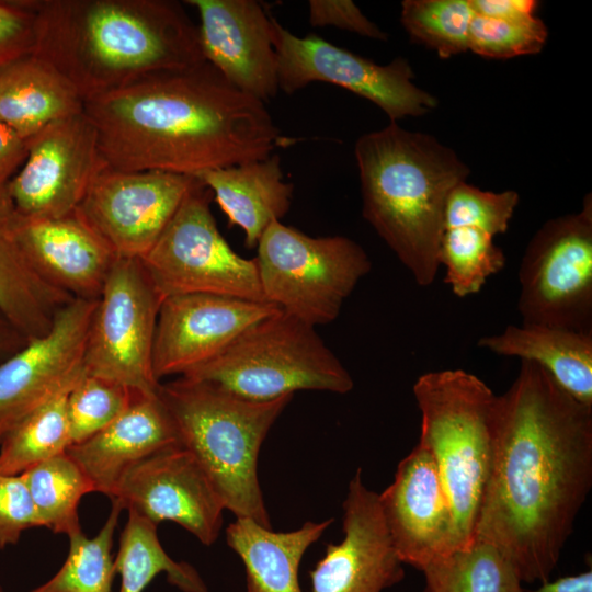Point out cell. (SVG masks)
<instances>
[{
    "label": "cell",
    "instance_id": "obj_25",
    "mask_svg": "<svg viewBox=\"0 0 592 592\" xmlns=\"http://www.w3.org/2000/svg\"><path fill=\"white\" fill-rule=\"evenodd\" d=\"M83 104L75 86L34 54L0 69V121L25 140L56 121L82 113Z\"/></svg>",
    "mask_w": 592,
    "mask_h": 592
},
{
    "label": "cell",
    "instance_id": "obj_1",
    "mask_svg": "<svg viewBox=\"0 0 592 592\" xmlns=\"http://www.w3.org/2000/svg\"><path fill=\"white\" fill-rule=\"evenodd\" d=\"M592 486V407L521 361L497 398L492 467L475 540L493 545L522 582H545Z\"/></svg>",
    "mask_w": 592,
    "mask_h": 592
},
{
    "label": "cell",
    "instance_id": "obj_29",
    "mask_svg": "<svg viewBox=\"0 0 592 592\" xmlns=\"http://www.w3.org/2000/svg\"><path fill=\"white\" fill-rule=\"evenodd\" d=\"M423 592H524L516 572L491 544L476 539L422 571Z\"/></svg>",
    "mask_w": 592,
    "mask_h": 592
},
{
    "label": "cell",
    "instance_id": "obj_6",
    "mask_svg": "<svg viewBox=\"0 0 592 592\" xmlns=\"http://www.w3.org/2000/svg\"><path fill=\"white\" fill-rule=\"evenodd\" d=\"M413 395L421 413L419 443L432 455L449 502L456 549L475 542L496 446L498 396L463 369L428 372Z\"/></svg>",
    "mask_w": 592,
    "mask_h": 592
},
{
    "label": "cell",
    "instance_id": "obj_11",
    "mask_svg": "<svg viewBox=\"0 0 592 592\" xmlns=\"http://www.w3.org/2000/svg\"><path fill=\"white\" fill-rule=\"evenodd\" d=\"M161 303L140 259L118 258L91 320L86 374L157 395L152 352Z\"/></svg>",
    "mask_w": 592,
    "mask_h": 592
},
{
    "label": "cell",
    "instance_id": "obj_31",
    "mask_svg": "<svg viewBox=\"0 0 592 592\" xmlns=\"http://www.w3.org/2000/svg\"><path fill=\"white\" fill-rule=\"evenodd\" d=\"M70 390L32 412L4 437L0 444L1 474L20 475L72 445L67 414Z\"/></svg>",
    "mask_w": 592,
    "mask_h": 592
},
{
    "label": "cell",
    "instance_id": "obj_13",
    "mask_svg": "<svg viewBox=\"0 0 592 592\" xmlns=\"http://www.w3.org/2000/svg\"><path fill=\"white\" fill-rule=\"evenodd\" d=\"M84 112L56 121L27 140V156L8 183L16 213L57 218L75 212L106 167Z\"/></svg>",
    "mask_w": 592,
    "mask_h": 592
},
{
    "label": "cell",
    "instance_id": "obj_2",
    "mask_svg": "<svg viewBox=\"0 0 592 592\" xmlns=\"http://www.w3.org/2000/svg\"><path fill=\"white\" fill-rule=\"evenodd\" d=\"M106 164L196 177L264 159L288 141L264 102L206 61L84 100Z\"/></svg>",
    "mask_w": 592,
    "mask_h": 592
},
{
    "label": "cell",
    "instance_id": "obj_39",
    "mask_svg": "<svg viewBox=\"0 0 592 592\" xmlns=\"http://www.w3.org/2000/svg\"><path fill=\"white\" fill-rule=\"evenodd\" d=\"M35 47L33 0H0V69Z\"/></svg>",
    "mask_w": 592,
    "mask_h": 592
},
{
    "label": "cell",
    "instance_id": "obj_23",
    "mask_svg": "<svg viewBox=\"0 0 592 592\" xmlns=\"http://www.w3.org/2000/svg\"><path fill=\"white\" fill-rule=\"evenodd\" d=\"M196 178L210 190L229 227L244 232L247 248H255L266 228L288 212L293 184L284 180L281 157L205 171Z\"/></svg>",
    "mask_w": 592,
    "mask_h": 592
},
{
    "label": "cell",
    "instance_id": "obj_19",
    "mask_svg": "<svg viewBox=\"0 0 592 592\" xmlns=\"http://www.w3.org/2000/svg\"><path fill=\"white\" fill-rule=\"evenodd\" d=\"M343 508L344 537L328 544L310 570L312 592H383L405 578V570L380 510L378 493L368 489L357 468Z\"/></svg>",
    "mask_w": 592,
    "mask_h": 592
},
{
    "label": "cell",
    "instance_id": "obj_21",
    "mask_svg": "<svg viewBox=\"0 0 592 592\" xmlns=\"http://www.w3.org/2000/svg\"><path fill=\"white\" fill-rule=\"evenodd\" d=\"M18 237L36 273L72 298L99 299L118 259L78 209L57 218L19 215Z\"/></svg>",
    "mask_w": 592,
    "mask_h": 592
},
{
    "label": "cell",
    "instance_id": "obj_37",
    "mask_svg": "<svg viewBox=\"0 0 592 592\" xmlns=\"http://www.w3.org/2000/svg\"><path fill=\"white\" fill-rule=\"evenodd\" d=\"M517 204L515 191L494 193L460 182L447 197L444 228L475 226L492 236L504 234Z\"/></svg>",
    "mask_w": 592,
    "mask_h": 592
},
{
    "label": "cell",
    "instance_id": "obj_3",
    "mask_svg": "<svg viewBox=\"0 0 592 592\" xmlns=\"http://www.w3.org/2000/svg\"><path fill=\"white\" fill-rule=\"evenodd\" d=\"M33 54L83 100L153 72L205 61L198 27L174 0H33Z\"/></svg>",
    "mask_w": 592,
    "mask_h": 592
},
{
    "label": "cell",
    "instance_id": "obj_34",
    "mask_svg": "<svg viewBox=\"0 0 592 592\" xmlns=\"http://www.w3.org/2000/svg\"><path fill=\"white\" fill-rule=\"evenodd\" d=\"M474 16L470 0H405L400 21L413 42L449 58L468 50Z\"/></svg>",
    "mask_w": 592,
    "mask_h": 592
},
{
    "label": "cell",
    "instance_id": "obj_14",
    "mask_svg": "<svg viewBox=\"0 0 592 592\" xmlns=\"http://www.w3.org/2000/svg\"><path fill=\"white\" fill-rule=\"evenodd\" d=\"M198 182L192 175L106 166L77 209L118 258L141 259Z\"/></svg>",
    "mask_w": 592,
    "mask_h": 592
},
{
    "label": "cell",
    "instance_id": "obj_8",
    "mask_svg": "<svg viewBox=\"0 0 592 592\" xmlns=\"http://www.w3.org/2000/svg\"><path fill=\"white\" fill-rule=\"evenodd\" d=\"M255 259L265 301L312 327L337 319L372 267L365 250L344 236L310 237L280 221L258 242Z\"/></svg>",
    "mask_w": 592,
    "mask_h": 592
},
{
    "label": "cell",
    "instance_id": "obj_33",
    "mask_svg": "<svg viewBox=\"0 0 592 592\" xmlns=\"http://www.w3.org/2000/svg\"><path fill=\"white\" fill-rule=\"evenodd\" d=\"M488 231L475 226L444 228L439 262L445 267V283L457 297L480 292L487 280L505 264L503 251Z\"/></svg>",
    "mask_w": 592,
    "mask_h": 592
},
{
    "label": "cell",
    "instance_id": "obj_16",
    "mask_svg": "<svg viewBox=\"0 0 592 592\" xmlns=\"http://www.w3.org/2000/svg\"><path fill=\"white\" fill-rule=\"evenodd\" d=\"M111 500L156 525L173 521L206 546L218 538L226 509L204 467L182 446L158 452L129 469Z\"/></svg>",
    "mask_w": 592,
    "mask_h": 592
},
{
    "label": "cell",
    "instance_id": "obj_17",
    "mask_svg": "<svg viewBox=\"0 0 592 592\" xmlns=\"http://www.w3.org/2000/svg\"><path fill=\"white\" fill-rule=\"evenodd\" d=\"M281 310L269 301L216 294H182L162 300L152 368L160 382L184 375L223 352L244 330Z\"/></svg>",
    "mask_w": 592,
    "mask_h": 592
},
{
    "label": "cell",
    "instance_id": "obj_41",
    "mask_svg": "<svg viewBox=\"0 0 592 592\" xmlns=\"http://www.w3.org/2000/svg\"><path fill=\"white\" fill-rule=\"evenodd\" d=\"M27 156V140L0 121V187L5 186Z\"/></svg>",
    "mask_w": 592,
    "mask_h": 592
},
{
    "label": "cell",
    "instance_id": "obj_42",
    "mask_svg": "<svg viewBox=\"0 0 592 592\" xmlns=\"http://www.w3.org/2000/svg\"><path fill=\"white\" fill-rule=\"evenodd\" d=\"M475 14L499 20H527L535 15L534 0H470Z\"/></svg>",
    "mask_w": 592,
    "mask_h": 592
},
{
    "label": "cell",
    "instance_id": "obj_4",
    "mask_svg": "<svg viewBox=\"0 0 592 592\" xmlns=\"http://www.w3.org/2000/svg\"><path fill=\"white\" fill-rule=\"evenodd\" d=\"M363 217L410 271L430 286L437 274L444 212L468 167L435 137L397 122L362 135L354 148Z\"/></svg>",
    "mask_w": 592,
    "mask_h": 592
},
{
    "label": "cell",
    "instance_id": "obj_44",
    "mask_svg": "<svg viewBox=\"0 0 592 592\" xmlns=\"http://www.w3.org/2000/svg\"><path fill=\"white\" fill-rule=\"evenodd\" d=\"M27 342L29 340L0 312V364Z\"/></svg>",
    "mask_w": 592,
    "mask_h": 592
},
{
    "label": "cell",
    "instance_id": "obj_30",
    "mask_svg": "<svg viewBox=\"0 0 592 592\" xmlns=\"http://www.w3.org/2000/svg\"><path fill=\"white\" fill-rule=\"evenodd\" d=\"M32 496L42 525L67 536L81 531L78 505L93 487L67 454L36 464L21 474Z\"/></svg>",
    "mask_w": 592,
    "mask_h": 592
},
{
    "label": "cell",
    "instance_id": "obj_35",
    "mask_svg": "<svg viewBox=\"0 0 592 592\" xmlns=\"http://www.w3.org/2000/svg\"><path fill=\"white\" fill-rule=\"evenodd\" d=\"M138 394L118 383L84 374L67 397L72 444L88 440L112 423Z\"/></svg>",
    "mask_w": 592,
    "mask_h": 592
},
{
    "label": "cell",
    "instance_id": "obj_45",
    "mask_svg": "<svg viewBox=\"0 0 592 592\" xmlns=\"http://www.w3.org/2000/svg\"><path fill=\"white\" fill-rule=\"evenodd\" d=\"M0 592H4L3 589L0 587Z\"/></svg>",
    "mask_w": 592,
    "mask_h": 592
},
{
    "label": "cell",
    "instance_id": "obj_38",
    "mask_svg": "<svg viewBox=\"0 0 592 592\" xmlns=\"http://www.w3.org/2000/svg\"><path fill=\"white\" fill-rule=\"evenodd\" d=\"M41 526L23 476L0 473V549L16 544L25 530Z\"/></svg>",
    "mask_w": 592,
    "mask_h": 592
},
{
    "label": "cell",
    "instance_id": "obj_20",
    "mask_svg": "<svg viewBox=\"0 0 592 592\" xmlns=\"http://www.w3.org/2000/svg\"><path fill=\"white\" fill-rule=\"evenodd\" d=\"M196 9L203 57L232 87L262 102L278 91L272 16L255 0H186Z\"/></svg>",
    "mask_w": 592,
    "mask_h": 592
},
{
    "label": "cell",
    "instance_id": "obj_32",
    "mask_svg": "<svg viewBox=\"0 0 592 592\" xmlns=\"http://www.w3.org/2000/svg\"><path fill=\"white\" fill-rule=\"evenodd\" d=\"M112 501L111 512L93 538L82 531L69 535V553L58 570L31 592H111L116 574L112 547L122 505Z\"/></svg>",
    "mask_w": 592,
    "mask_h": 592
},
{
    "label": "cell",
    "instance_id": "obj_27",
    "mask_svg": "<svg viewBox=\"0 0 592 592\" xmlns=\"http://www.w3.org/2000/svg\"><path fill=\"white\" fill-rule=\"evenodd\" d=\"M332 522L309 521L295 531L274 532L251 519L236 517L226 530V540L244 565L248 592H301V558Z\"/></svg>",
    "mask_w": 592,
    "mask_h": 592
},
{
    "label": "cell",
    "instance_id": "obj_10",
    "mask_svg": "<svg viewBox=\"0 0 592 592\" xmlns=\"http://www.w3.org/2000/svg\"><path fill=\"white\" fill-rule=\"evenodd\" d=\"M522 325L592 332V197L579 213L546 221L519 270Z\"/></svg>",
    "mask_w": 592,
    "mask_h": 592
},
{
    "label": "cell",
    "instance_id": "obj_28",
    "mask_svg": "<svg viewBox=\"0 0 592 592\" xmlns=\"http://www.w3.org/2000/svg\"><path fill=\"white\" fill-rule=\"evenodd\" d=\"M115 569L121 577L119 592H143L161 572L183 592H209L198 572L187 562L174 561L162 548L157 525L128 511L116 555Z\"/></svg>",
    "mask_w": 592,
    "mask_h": 592
},
{
    "label": "cell",
    "instance_id": "obj_26",
    "mask_svg": "<svg viewBox=\"0 0 592 592\" xmlns=\"http://www.w3.org/2000/svg\"><path fill=\"white\" fill-rule=\"evenodd\" d=\"M478 346L543 367L579 402L592 407V332L542 325L508 326Z\"/></svg>",
    "mask_w": 592,
    "mask_h": 592
},
{
    "label": "cell",
    "instance_id": "obj_22",
    "mask_svg": "<svg viewBox=\"0 0 592 592\" xmlns=\"http://www.w3.org/2000/svg\"><path fill=\"white\" fill-rule=\"evenodd\" d=\"M174 446H181L178 433L158 394H138L112 423L70 445L66 453L88 477L93 491L112 499L129 469Z\"/></svg>",
    "mask_w": 592,
    "mask_h": 592
},
{
    "label": "cell",
    "instance_id": "obj_9",
    "mask_svg": "<svg viewBox=\"0 0 592 592\" xmlns=\"http://www.w3.org/2000/svg\"><path fill=\"white\" fill-rule=\"evenodd\" d=\"M213 194L201 181L187 193L159 239L140 261L162 300L216 294L265 301L255 259H244L220 234Z\"/></svg>",
    "mask_w": 592,
    "mask_h": 592
},
{
    "label": "cell",
    "instance_id": "obj_24",
    "mask_svg": "<svg viewBox=\"0 0 592 592\" xmlns=\"http://www.w3.org/2000/svg\"><path fill=\"white\" fill-rule=\"evenodd\" d=\"M19 214L0 187V312L29 340L45 335L57 311L73 298L45 282L18 237Z\"/></svg>",
    "mask_w": 592,
    "mask_h": 592
},
{
    "label": "cell",
    "instance_id": "obj_36",
    "mask_svg": "<svg viewBox=\"0 0 592 592\" xmlns=\"http://www.w3.org/2000/svg\"><path fill=\"white\" fill-rule=\"evenodd\" d=\"M548 35L537 16L527 20H499L475 14L468 49L485 58L508 59L540 52Z\"/></svg>",
    "mask_w": 592,
    "mask_h": 592
},
{
    "label": "cell",
    "instance_id": "obj_7",
    "mask_svg": "<svg viewBox=\"0 0 592 592\" xmlns=\"http://www.w3.org/2000/svg\"><path fill=\"white\" fill-rule=\"evenodd\" d=\"M182 376L253 401L297 390L346 394L354 386L315 327L282 310L255 322L217 356Z\"/></svg>",
    "mask_w": 592,
    "mask_h": 592
},
{
    "label": "cell",
    "instance_id": "obj_15",
    "mask_svg": "<svg viewBox=\"0 0 592 592\" xmlns=\"http://www.w3.org/2000/svg\"><path fill=\"white\" fill-rule=\"evenodd\" d=\"M98 299L73 298L49 331L0 364V444L26 417L70 390L86 374L83 357Z\"/></svg>",
    "mask_w": 592,
    "mask_h": 592
},
{
    "label": "cell",
    "instance_id": "obj_5",
    "mask_svg": "<svg viewBox=\"0 0 592 592\" xmlns=\"http://www.w3.org/2000/svg\"><path fill=\"white\" fill-rule=\"evenodd\" d=\"M157 394L172 419L180 445L204 467L226 510L272 528L259 483L258 457L266 434L293 395L253 401L184 376L160 383Z\"/></svg>",
    "mask_w": 592,
    "mask_h": 592
},
{
    "label": "cell",
    "instance_id": "obj_40",
    "mask_svg": "<svg viewBox=\"0 0 592 592\" xmlns=\"http://www.w3.org/2000/svg\"><path fill=\"white\" fill-rule=\"evenodd\" d=\"M308 13L314 27L334 26L372 39H388L387 33L368 20L351 0H310Z\"/></svg>",
    "mask_w": 592,
    "mask_h": 592
},
{
    "label": "cell",
    "instance_id": "obj_18",
    "mask_svg": "<svg viewBox=\"0 0 592 592\" xmlns=\"http://www.w3.org/2000/svg\"><path fill=\"white\" fill-rule=\"evenodd\" d=\"M378 499L403 565L422 571L456 550L449 502L434 459L420 443L399 462L392 482Z\"/></svg>",
    "mask_w": 592,
    "mask_h": 592
},
{
    "label": "cell",
    "instance_id": "obj_12",
    "mask_svg": "<svg viewBox=\"0 0 592 592\" xmlns=\"http://www.w3.org/2000/svg\"><path fill=\"white\" fill-rule=\"evenodd\" d=\"M272 36L278 88L286 94L312 82L335 84L377 105L390 122L423 115L437 104L413 83V70L403 57L378 65L316 34L295 35L274 18Z\"/></svg>",
    "mask_w": 592,
    "mask_h": 592
},
{
    "label": "cell",
    "instance_id": "obj_43",
    "mask_svg": "<svg viewBox=\"0 0 592 592\" xmlns=\"http://www.w3.org/2000/svg\"><path fill=\"white\" fill-rule=\"evenodd\" d=\"M534 592H592L591 567L580 573L542 582Z\"/></svg>",
    "mask_w": 592,
    "mask_h": 592
}]
</instances>
